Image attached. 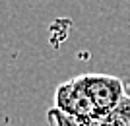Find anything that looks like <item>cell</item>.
I'll return each mask as SVG.
<instances>
[{
	"instance_id": "obj_1",
	"label": "cell",
	"mask_w": 130,
	"mask_h": 126,
	"mask_svg": "<svg viewBox=\"0 0 130 126\" xmlns=\"http://www.w3.org/2000/svg\"><path fill=\"white\" fill-rule=\"evenodd\" d=\"M54 107L68 113V115L78 116L82 120H87V122L99 120L95 107L91 103V97H89V93L86 89L82 74L64 83H60L54 89Z\"/></svg>"
},
{
	"instance_id": "obj_2",
	"label": "cell",
	"mask_w": 130,
	"mask_h": 126,
	"mask_svg": "<svg viewBox=\"0 0 130 126\" xmlns=\"http://www.w3.org/2000/svg\"><path fill=\"white\" fill-rule=\"evenodd\" d=\"M84 83L91 103L95 107L97 118L107 116L111 111L119 105V101L124 97V83L117 76H109V74H82Z\"/></svg>"
},
{
	"instance_id": "obj_3",
	"label": "cell",
	"mask_w": 130,
	"mask_h": 126,
	"mask_svg": "<svg viewBox=\"0 0 130 126\" xmlns=\"http://www.w3.org/2000/svg\"><path fill=\"white\" fill-rule=\"evenodd\" d=\"M95 126H130V95H124L107 116L99 118Z\"/></svg>"
},
{
	"instance_id": "obj_4",
	"label": "cell",
	"mask_w": 130,
	"mask_h": 126,
	"mask_svg": "<svg viewBox=\"0 0 130 126\" xmlns=\"http://www.w3.org/2000/svg\"><path fill=\"white\" fill-rule=\"evenodd\" d=\"M47 122H49V126H95L97 124V120H91V122L82 120V118L68 115V113L56 109V107L47 111Z\"/></svg>"
}]
</instances>
